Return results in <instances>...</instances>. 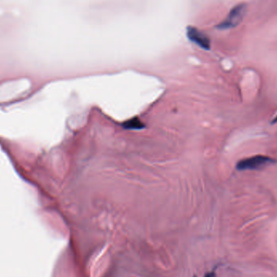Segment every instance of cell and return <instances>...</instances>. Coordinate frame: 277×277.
I'll return each instance as SVG.
<instances>
[{"mask_svg":"<svg viewBox=\"0 0 277 277\" xmlns=\"http://www.w3.org/2000/svg\"><path fill=\"white\" fill-rule=\"evenodd\" d=\"M205 277H217L214 272H209L205 275Z\"/></svg>","mask_w":277,"mask_h":277,"instance_id":"obj_5","label":"cell"},{"mask_svg":"<svg viewBox=\"0 0 277 277\" xmlns=\"http://www.w3.org/2000/svg\"><path fill=\"white\" fill-rule=\"evenodd\" d=\"M246 12V5H237L230 11L226 18L221 23L219 24L217 27L220 29H229L238 26L243 20Z\"/></svg>","mask_w":277,"mask_h":277,"instance_id":"obj_2","label":"cell"},{"mask_svg":"<svg viewBox=\"0 0 277 277\" xmlns=\"http://www.w3.org/2000/svg\"><path fill=\"white\" fill-rule=\"evenodd\" d=\"M277 160L270 156L256 155L247 158L242 159L237 163L236 168L238 170H258L267 165L276 163Z\"/></svg>","mask_w":277,"mask_h":277,"instance_id":"obj_1","label":"cell"},{"mask_svg":"<svg viewBox=\"0 0 277 277\" xmlns=\"http://www.w3.org/2000/svg\"><path fill=\"white\" fill-rule=\"evenodd\" d=\"M188 36L192 42L204 50L210 49V40L206 34L196 28L189 27L188 29Z\"/></svg>","mask_w":277,"mask_h":277,"instance_id":"obj_3","label":"cell"},{"mask_svg":"<svg viewBox=\"0 0 277 277\" xmlns=\"http://www.w3.org/2000/svg\"><path fill=\"white\" fill-rule=\"evenodd\" d=\"M275 123H277V115L274 118V119L271 120V124H272V125H274V124H275Z\"/></svg>","mask_w":277,"mask_h":277,"instance_id":"obj_6","label":"cell"},{"mask_svg":"<svg viewBox=\"0 0 277 277\" xmlns=\"http://www.w3.org/2000/svg\"><path fill=\"white\" fill-rule=\"evenodd\" d=\"M123 127L128 130H140L144 128V124L137 118L130 119L123 124Z\"/></svg>","mask_w":277,"mask_h":277,"instance_id":"obj_4","label":"cell"}]
</instances>
